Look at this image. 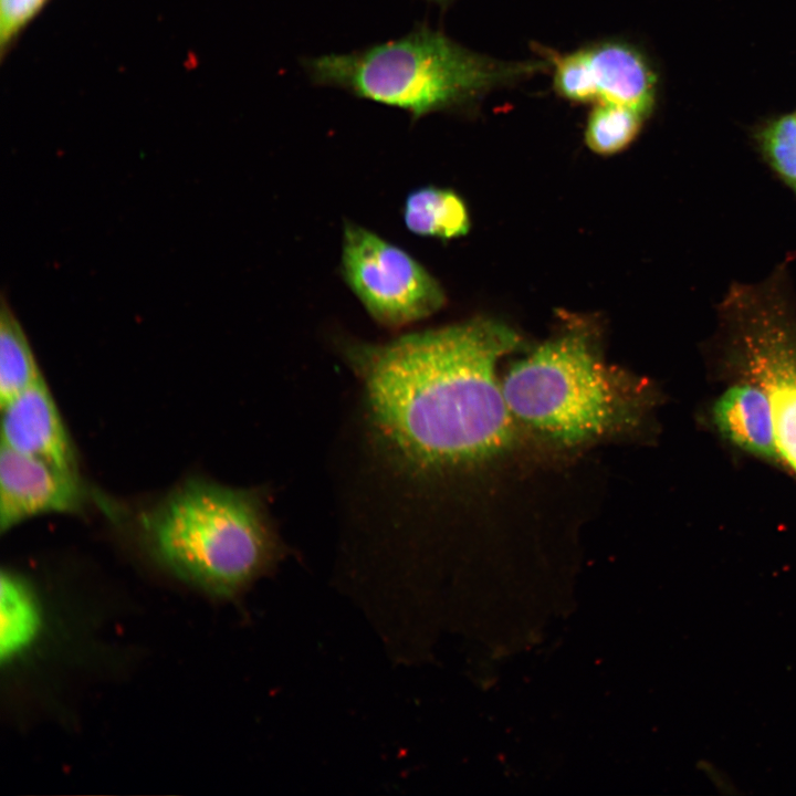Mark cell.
I'll return each mask as SVG.
<instances>
[{"instance_id": "obj_1", "label": "cell", "mask_w": 796, "mask_h": 796, "mask_svg": "<svg viewBox=\"0 0 796 796\" xmlns=\"http://www.w3.org/2000/svg\"><path fill=\"white\" fill-rule=\"evenodd\" d=\"M521 344L512 328L486 318L386 343L341 339L373 473L398 494L423 498L510 448L516 420L495 367Z\"/></svg>"}, {"instance_id": "obj_2", "label": "cell", "mask_w": 796, "mask_h": 796, "mask_svg": "<svg viewBox=\"0 0 796 796\" xmlns=\"http://www.w3.org/2000/svg\"><path fill=\"white\" fill-rule=\"evenodd\" d=\"M138 525L163 566L218 598L238 597L284 556L265 494L255 488L191 478L143 511Z\"/></svg>"}, {"instance_id": "obj_3", "label": "cell", "mask_w": 796, "mask_h": 796, "mask_svg": "<svg viewBox=\"0 0 796 796\" xmlns=\"http://www.w3.org/2000/svg\"><path fill=\"white\" fill-rule=\"evenodd\" d=\"M311 82L407 112L412 121L471 107L489 92L547 70L544 61H502L473 52L426 24L349 53L306 57Z\"/></svg>"}, {"instance_id": "obj_4", "label": "cell", "mask_w": 796, "mask_h": 796, "mask_svg": "<svg viewBox=\"0 0 796 796\" xmlns=\"http://www.w3.org/2000/svg\"><path fill=\"white\" fill-rule=\"evenodd\" d=\"M502 389L515 420L567 447L629 430L648 402L643 387L601 360L584 329L547 341L516 362Z\"/></svg>"}, {"instance_id": "obj_5", "label": "cell", "mask_w": 796, "mask_h": 796, "mask_svg": "<svg viewBox=\"0 0 796 796\" xmlns=\"http://www.w3.org/2000/svg\"><path fill=\"white\" fill-rule=\"evenodd\" d=\"M774 286L735 289L723 312L732 360L765 391L781 459L796 473V316Z\"/></svg>"}, {"instance_id": "obj_6", "label": "cell", "mask_w": 796, "mask_h": 796, "mask_svg": "<svg viewBox=\"0 0 796 796\" xmlns=\"http://www.w3.org/2000/svg\"><path fill=\"white\" fill-rule=\"evenodd\" d=\"M341 256L346 284L381 327L413 324L446 303L442 286L418 260L363 226L344 223Z\"/></svg>"}, {"instance_id": "obj_7", "label": "cell", "mask_w": 796, "mask_h": 796, "mask_svg": "<svg viewBox=\"0 0 796 796\" xmlns=\"http://www.w3.org/2000/svg\"><path fill=\"white\" fill-rule=\"evenodd\" d=\"M553 73V88L573 103H610L651 113L657 77L645 54L621 39H606L575 51L542 52Z\"/></svg>"}, {"instance_id": "obj_8", "label": "cell", "mask_w": 796, "mask_h": 796, "mask_svg": "<svg viewBox=\"0 0 796 796\" xmlns=\"http://www.w3.org/2000/svg\"><path fill=\"white\" fill-rule=\"evenodd\" d=\"M0 531L43 514H81L88 490L80 473L41 459L0 450Z\"/></svg>"}, {"instance_id": "obj_9", "label": "cell", "mask_w": 796, "mask_h": 796, "mask_svg": "<svg viewBox=\"0 0 796 796\" xmlns=\"http://www.w3.org/2000/svg\"><path fill=\"white\" fill-rule=\"evenodd\" d=\"M1 409L2 446L78 472L74 444L43 377Z\"/></svg>"}, {"instance_id": "obj_10", "label": "cell", "mask_w": 796, "mask_h": 796, "mask_svg": "<svg viewBox=\"0 0 796 796\" xmlns=\"http://www.w3.org/2000/svg\"><path fill=\"white\" fill-rule=\"evenodd\" d=\"M715 400L712 418L730 442L758 458L779 461L769 400L756 384L743 379Z\"/></svg>"}, {"instance_id": "obj_11", "label": "cell", "mask_w": 796, "mask_h": 796, "mask_svg": "<svg viewBox=\"0 0 796 796\" xmlns=\"http://www.w3.org/2000/svg\"><path fill=\"white\" fill-rule=\"evenodd\" d=\"M402 220L413 234L450 240L470 229L468 208L453 190L422 186L410 191L404 202Z\"/></svg>"}, {"instance_id": "obj_12", "label": "cell", "mask_w": 796, "mask_h": 796, "mask_svg": "<svg viewBox=\"0 0 796 796\" xmlns=\"http://www.w3.org/2000/svg\"><path fill=\"white\" fill-rule=\"evenodd\" d=\"M43 376L28 337L2 298L0 311V402H9Z\"/></svg>"}, {"instance_id": "obj_13", "label": "cell", "mask_w": 796, "mask_h": 796, "mask_svg": "<svg viewBox=\"0 0 796 796\" xmlns=\"http://www.w3.org/2000/svg\"><path fill=\"white\" fill-rule=\"evenodd\" d=\"M645 118V115L627 106L593 104L585 128V142L600 155L619 153L635 140Z\"/></svg>"}, {"instance_id": "obj_14", "label": "cell", "mask_w": 796, "mask_h": 796, "mask_svg": "<svg viewBox=\"0 0 796 796\" xmlns=\"http://www.w3.org/2000/svg\"><path fill=\"white\" fill-rule=\"evenodd\" d=\"M762 147L769 165L790 186L796 182V114L785 115L762 134Z\"/></svg>"}, {"instance_id": "obj_15", "label": "cell", "mask_w": 796, "mask_h": 796, "mask_svg": "<svg viewBox=\"0 0 796 796\" xmlns=\"http://www.w3.org/2000/svg\"><path fill=\"white\" fill-rule=\"evenodd\" d=\"M48 0H0L1 53L36 15Z\"/></svg>"}, {"instance_id": "obj_16", "label": "cell", "mask_w": 796, "mask_h": 796, "mask_svg": "<svg viewBox=\"0 0 796 796\" xmlns=\"http://www.w3.org/2000/svg\"><path fill=\"white\" fill-rule=\"evenodd\" d=\"M429 1H432V2H436L439 4H446V3L450 2L451 0H429Z\"/></svg>"}, {"instance_id": "obj_17", "label": "cell", "mask_w": 796, "mask_h": 796, "mask_svg": "<svg viewBox=\"0 0 796 796\" xmlns=\"http://www.w3.org/2000/svg\"><path fill=\"white\" fill-rule=\"evenodd\" d=\"M792 186H793V187L795 188V190H796V182H795L794 185H792Z\"/></svg>"}]
</instances>
